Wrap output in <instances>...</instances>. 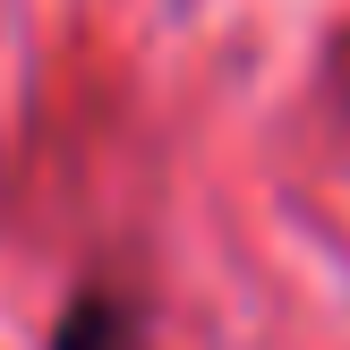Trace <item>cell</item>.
<instances>
[{"label": "cell", "instance_id": "6da1fadb", "mask_svg": "<svg viewBox=\"0 0 350 350\" xmlns=\"http://www.w3.org/2000/svg\"><path fill=\"white\" fill-rule=\"evenodd\" d=\"M60 350H129V325H120V308L85 299L77 317H68V334H60Z\"/></svg>", "mask_w": 350, "mask_h": 350}]
</instances>
